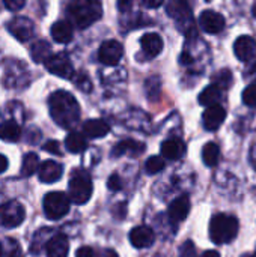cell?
<instances>
[{
	"label": "cell",
	"mask_w": 256,
	"mask_h": 257,
	"mask_svg": "<svg viewBox=\"0 0 256 257\" xmlns=\"http://www.w3.org/2000/svg\"><path fill=\"white\" fill-rule=\"evenodd\" d=\"M48 107L53 120L59 126L69 130L74 125H77L80 119V105L69 92L65 90L54 92L48 99Z\"/></svg>",
	"instance_id": "6da1fadb"
},
{
	"label": "cell",
	"mask_w": 256,
	"mask_h": 257,
	"mask_svg": "<svg viewBox=\"0 0 256 257\" xmlns=\"http://www.w3.org/2000/svg\"><path fill=\"white\" fill-rule=\"evenodd\" d=\"M66 14L75 27L86 29L101 18L103 5L100 0H71Z\"/></svg>",
	"instance_id": "7a4b0ae2"
},
{
	"label": "cell",
	"mask_w": 256,
	"mask_h": 257,
	"mask_svg": "<svg viewBox=\"0 0 256 257\" xmlns=\"http://www.w3.org/2000/svg\"><path fill=\"white\" fill-rule=\"evenodd\" d=\"M238 233V220L234 215L217 214L210 221V238L214 244H228Z\"/></svg>",
	"instance_id": "3957f363"
},
{
	"label": "cell",
	"mask_w": 256,
	"mask_h": 257,
	"mask_svg": "<svg viewBox=\"0 0 256 257\" xmlns=\"http://www.w3.org/2000/svg\"><path fill=\"white\" fill-rule=\"evenodd\" d=\"M92 190L94 187H92V179L89 173L81 169L74 170L69 179V185H68L71 202H74L75 205L88 203L92 196Z\"/></svg>",
	"instance_id": "277c9868"
},
{
	"label": "cell",
	"mask_w": 256,
	"mask_h": 257,
	"mask_svg": "<svg viewBox=\"0 0 256 257\" xmlns=\"http://www.w3.org/2000/svg\"><path fill=\"white\" fill-rule=\"evenodd\" d=\"M167 15L175 20L178 27L184 30L186 35H196V29L193 26V14L187 0H170L166 6Z\"/></svg>",
	"instance_id": "5b68a950"
},
{
	"label": "cell",
	"mask_w": 256,
	"mask_h": 257,
	"mask_svg": "<svg viewBox=\"0 0 256 257\" xmlns=\"http://www.w3.org/2000/svg\"><path fill=\"white\" fill-rule=\"evenodd\" d=\"M44 212L50 220H60L69 212L71 199L65 193L53 191L44 197Z\"/></svg>",
	"instance_id": "8992f818"
},
{
	"label": "cell",
	"mask_w": 256,
	"mask_h": 257,
	"mask_svg": "<svg viewBox=\"0 0 256 257\" xmlns=\"http://www.w3.org/2000/svg\"><path fill=\"white\" fill-rule=\"evenodd\" d=\"M26 218V211L24 206L17 202L11 200L3 205H0V226L6 229H14L18 227Z\"/></svg>",
	"instance_id": "52a82bcc"
},
{
	"label": "cell",
	"mask_w": 256,
	"mask_h": 257,
	"mask_svg": "<svg viewBox=\"0 0 256 257\" xmlns=\"http://www.w3.org/2000/svg\"><path fill=\"white\" fill-rule=\"evenodd\" d=\"M44 63H45V68L48 72H51L60 78H71L74 75V66L65 53L51 54Z\"/></svg>",
	"instance_id": "ba28073f"
},
{
	"label": "cell",
	"mask_w": 256,
	"mask_h": 257,
	"mask_svg": "<svg viewBox=\"0 0 256 257\" xmlns=\"http://www.w3.org/2000/svg\"><path fill=\"white\" fill-rule=\"evenodd\" d=\"M124 56V47L121 42L115 41V39H109L106 42L101 44L100 50H98V59L101 63L107 65V66H115L121 62Z\"/></svg>",
	"instance_id": "9c48e42d"
},
{
	"label": "cell",
	"mask_w": 256,
	"mask_h": 257,
	"mask_svg": "<svg viewBox=\"0 0 256 257\" xmlns=\"http://www.w3.org/2000/svg\"><path fill=\"white\" fill-rule=\"evenodd\" d=\"M199 24L207 33H219L225 29V17L213 9H207L199 17Z\"/></svg>",
	"instance_id": "30bf717a"
},
{
	"label": "cell",
	"mask_w": 256,
	"mask_h": 257,
	"mask_svg": "<svg viewBox=\"0 0 256 257\" xmlns=\"http://www.w3.org/2000/svg\"><path fill=\"white\" fill-rule=\"evenodd\" d=\"M226 119V110L217 104V105H211L207 107V110L202 114V122L207 131H216L220 128V125L225 122Z\"/></svg>",
	"instance_id": "8fae6325"
},
{
	"label": "cell",
	"mask_w": 256,
	"mask_h": 257,
	"mask_svg": "<svg viewBox=\"0 0 256 257\" xmlns=\"http://www.w3.org/2000/svg\"><path fill=\"white\" fill-rule=\"evenodd\" d=\"M234 53L241 62H249L256 56V41L252 36L243 35L234 44Z\"/></svg>",
	"instance_id": "7c38bea8"
},
{
	"label": "cell",
	"mask_w": 256,
	"mask_h": 257,
	"mask_svg": "<svg viewBox=\"0 0 256 257\" xmlns=\"http://www.w3.org/2000/svg\"><path fill=\"white\" fill-rule=\"evenodd\" d=\"M154 230L148 226H137L130 232V242L136 248H148L154 244Z\"/></svg>",
	"instance_id": "4fadbf2b"
},
{
	"label": "cell",
	"mask_w": 256,
	"mask_h": 257,
	"mask_svg": "<svg viewBox=\"0 0 256 257\" xmlns=\"http://www.w3.org/2000/svg\"><path fill=\"white\" fill-rule=\"evenodd\" d=\"M62 173H63L62 164H59L56 161H51V160L44 161L39 166V170H38L39 181L44 182V184H53V182L59 181L62 178Z\"/></svg>",
	"instance_id": "5bb4252c"
},
{
	"label": "cell",
	"mask_w": 256,
	"mask_h": 257,
	"mask_svg": "<svg viewBox=\"0 0 256 257\" xmlns=\"http://www.w3.org/2000/svg\"><path fill=\"white\" fill-rule=\"evenodd\" d=\"M190 212V199L187 194H183L180 197H177L170 205H169V218L174 221V223H180V221H184L187 218Z\"/></svg>",
	"instance_id": "9a60e30c"
},
{
	"label": "cell",
	"mask_w": 256,
	"mask_h": 257,
	"mask_svg": "<svg viewBox=\"0 0 256 257\" xmlns=\"http://www.w3.org/2000/svg\"><path fill=\"white\" fill-rule=\"evenodd\" d=\"M9 32L21 42L27 41L29 38H32L33 35V23L29 18L20 17V18H14L9 26H8Z\"/></svg>",
	"instance_id": "2e32d148"
},
{
	"label": "cell",
	"mask_w": 256,
	"mask_h": 257,
	"mask_svg": "<svg viewBox=\"0 0 256 257\" xmlns=\"http://www.w3.org/2000/svg\"><path fill=\"white\" fill-rule=\"evenodd\" d=\"M145 152V145L131 139L122 140L119 143L115 145L112 155L113 157H122V155H128V157H140Z\"/></svg>",
	"instance_id": "e0dca14e"
},
{
	"label": "cell",
	"mask_w": 256,
	"mask_h": 257,
	"mask_svg": "<svg viewBox=\"0 0 256 257\" xmlns=\"http://www.w3.org/2000/svg\"><path fill=\"white\" fill-rule=\"evenodd\" d=\"M140 45H142V50L143 53L146 54V57L152 59L155 56H158L163 50V38L155 33V32H151V33H146L140 38Z\"/></svg>",
	"instance_id": "ac0fdd59"
},
{
	"label": "cell",
	"mask_w": 256,
	"mask_h": 257,
	"mask_svg": "<svg viewBox=\"0 0 256 257\" xmlns=\"http://www.w3.org/2000/svg\"><path fill=\"white\" fill-rule=\"evenodd\" d=\"M69 251V242L65 235H54L45 244V253L48 257H66Z\"/></svg>",
	"instance_id": "d6986e66"
},
{
	"label": "cell",
	"mask_w": 256,
	"mask_h": 257,
	"mask_svg": "<svg viewBox=\"0 0 256 257\" xmlns=\"http://www.w3.org/2000/svg\"><path fill=\"white\" fill-rule=\"evenodd\" d=\"M186 154V145L181 139H167L161 145V155L166 160L177 161Z\"/></svg>",
	"instance_id": "ffe728a7"
},
{
	"label": "cell",
	"mask_w": 256,
	"mask_h": 257,
	"mask_svg": "<svg viewBox=\"0 0 256 257\" xmlns=\"http://www.w3.org/2000/svg\"><path fill=\"white\" fill-rule=\"evenodd\" d=\"M110 125L103 119H91L83 123V134L89 139H101L107 136Z\"/></svg>",
	"instance_id": "44dd1931"
},
{
	"label": "cell",
	"mask_w": 256,
	"mask_h": 257,
	"mask_svg": "<svg viewBox=\"0 0 256 257\" xmlns=\"http://www.w3.org/2000/svg\"><path fill=\"white\" fill-rule=\"evenodd\" d=\"M72 35H74V30H72V24L69 21L60 20V21H56L51 26V36L59 44H68V42H71Z\"/></svg>",
	"instance_id": "7402d4cb"
},
{
	"label": "cell",
	"mask_w": 256,
	"mask_h": 257,
	"mask_svg": "<svg viewBox=\"0 0 256 257\" xmlns=\"http://www.w3.org/2000/svg\"><path fill=\"white\" fill-rule=\"evenodd\" d=\"M20 136H21V130L15 120H6L0 125V140L14 143L20 140Z\"/></svg>",
	"instance_id": "603a6c76"
},
{
	"label": "cell",
	"mask_w": 256,
	"mask_h": 257,
	"mask_svg": "<svg viewBox=\"0 0 256 257\" xmlns=\"http://www.w3.org/2000/svg\"><path fill=\"white\" fill-rule=\"evenodd\" d=\"M222 99V89L216 84L208 86L207 89H204L199 95V102L205 107H211V105H217L219 101Z\"/></svg>",
	"instance_id": "cb8c5ba5"
},
{
	"label": "cell",
	"mask_w": 256,
	"mask_h": 257,
	"mask_svg": "<svg viewBox=\"0 0 256 257\" xmlns=\"http://www.w3.org/2000/svg\"><path fill=\"white\" fill-rule=\"evenodd\" d=\"M65 146L71 154H81L88 148V142L83 134L80 133H69L65 139Z\"/></svg>",
	"instance_id": "d4e9b609"
},
{
	"label": "cell",
	"mask_w": 256,
	"mask_h": 257,
	"mask_svg": "<svg viewBox=\"0 0 256 257\" xmlns=\"http://www.w3.org/2000/svg\"><path fill=\"white\" fill-rule=\"evenodd\" d=\"M30 54L36 63L45 62L51 56V47L47 41H36L30 48Z\"/></svg>",
	"instance_id": "484cf974"
},
{
	"label": "cell",
	"mask_w": 256,
	"mask_h": 257,
	"mask_svg": "<svg viewBox=\"0 0 256 257\" xmlns=\"http://www.w3.org/2000/svg\"><path fill=\"white\" fill-rule=\"evenodd\" d=\"M220 160V149L216 143H207L202 149V161L208 167H214L219 164Z\"/></svg>",
	"instance_id": "4316f807"
},
{
	"label": "cell",
	"mask_w": 256,
	"mask_h": 257,
	"mask_svg": "<svg viewBox=\"0 0 256 257\" xmlns=\"http://www.w3.org/2000/svg\"><path fill=\"white\" fill-rule=\"evenodd\" d=\"M0 257H23V251L17 241L6 238L0 241Z\"/></svg>",
	"instance_id": "83f0119b"
},
{
	"label": "cell",
	"mask_w": 256,
	"mask_h": 257,
	"mask_svg": "<svg viewBox=\"0 0 256 257\" xmlns=\"http://www.w3.org/2000/svg\"><path fill=\"white\" fill-rule=\"evenodd\" d=\"M36 170H39V158L36 154L29 152L23 158V166H21V175L23 176H32Z\"/></svg>",
	"instance_id": "f1b7e54d"
},
{
	"label": "cell",
	"mask_w": 256,
	"mask_h": 257,
	"mask_svg": "<svg viewBox=\"0 0 256 257\" xmlns=\"http://www.w3.org/2000/svg\"><path fill=\"white\" fill-rule=\"evenodd\" d=\"M231 81H232V74H231L229 69H222V71H219V72H216L213 75V84L219 86L222 90L228 89Z\"/></svg>",
	"instance_id": "f546056e"
},
{
	"label": "cell",
	"mask_w": 256,
	"mask_h": 257,
	"mask_svg": "<svg viewBox=\"0 0 256 257\" xmlns=\"http://www.w3.org/2000/svg\"><path fill=\"white\" fill-rule=\"evenodd\" d=\"M164 167H166V163L160 157H149L148 161L145 163V170L148 172V175L160 173Z\"/></svg>",
	"instance_id": "4dcf8cb0"
},
{
	"label": "cell",
	"mask_w": 256,
	"mask_h": 257,
	"mask_svg": "<svg viewBox=\"0 0 256 257\" xmlns=\"http://www.w3.org/2000/svg\"><path fill=\"white\" fill-rule=\"evenodd\" d=\"M243 101L246 105L256 108V83L249 84L243 92Z\"/></svg>",
	"instance_id": "1f68e13d"
},
{
	"label": "cell",
	"mask_w": 256,
	"mask_h": 257,
	"mask_svg": "<svg viewBox=\"0 0 256 257\" xmlns=\"http://www.w3.org/2000/svg\"><path fill=\"white\" fill-rule=\"evenodd\" d=\"M180 257H196V248L192 241L184 242V245L180 250Z\"/></svg>",
	"instance_id": "d6a6232c"
},
{
	"label": "cell",
	"mask_w": 256,
	"mask_h": 257,
	"mask_svg": "<svg viewBox=\"0 0 256 257\" xmlns=\"http://www.w3.org/2000/svg\"><path fill=\"white\" fill-rule=\"evenodd\" d=\"M75 84H77L83 92H91V89H92L91 80H89L88 75H84V74H81V75L75 80Z\"/></svg>",
	"instance_id": "836d02e7"
},
{
	"label": "cell",
	"mask_w": 256,
	"mask_h": 257,
	"mask_svg": "<svg viewBox=\"0 0 256 257\" xmlns=\"http://www.w3.org/2000/svg\"><path fill=\"white\" fill-rule=\"evenodd\" d=\"M107 187H109V190H112V191H119L121 188H122V181H121V178L115 173V175H112L110 178H109V181H107Z\"/></svg>",
	"instance_id": "e575fe53"
},
{
	"label": "cell",
	"mask_w": 256,
	"mask_h": 257,
	"mask_svg": "<svg viewBox=\"0 0 256 257\" xmlns=\"http://www.w3.org/2000/svg\"><path fill=\"white\" fill-rule=\"evenodd\" d=\"M44 149L53 155H62V151H60V145L56 142V140H50L44 145Z\"/></svg>",
	"instance_id": "d590c367"
},
{
	"label": "cell",
	"mask_w": 256,
	"mask_h": 257,
	"mask_svg": "<svg viewBox=\"0 0 256 257\" xmlns=\"http://www.w3.org/2000/svg\"><path fill=\"white\" fill-rule=\"evenodd\" d=\"M3 3L11 11H20L24 6L26 0H3Z\"/></svg>",
	"instance_id": "8d00e7d4"
},
{
	"label": "cell",
	"mask_w": 256,
	"mask_h": 257,
	"mask_svg": "<svg viewBox=\"0 0 256 257\" xmlns=\"http://www.w3.org/2000/svg\"><path fill=\"white\" fill-rule=\"evenodd\" d=\"M75 257H98L97 256V251L92 248V247H81L77 250Z\"/></svg>",
	"instance_id": "74e56055"
},
{
	"label": "cell",
	"mask_w": 256,
	"mask_h": 257,
	"mask_svg": "<svg viewBox=\"0 0 256 257\" xmlns=\"http://www.w3.org/2000/svg\"><path fill=\"white\" fill-rule=\"evenodd\" d=\"M125 208H127V205L125 203H118L115 208H113V214L116 215V218H124L125 217Z\"/></svg>",
	"instance_id": "f35d334b"
},
{
	"label": "cell",
	"mask_w": 256,
	"mask_h": 257,
	"mask_svg": "<svg viewBox=\"0 0 256 257\" xmlns=\"http://www.w3.org/2000/svg\"><path fill=\"white\" fill-rule=\"evenodd\" d=\"M131 5H133V0H118V9L121 12H127L131 9Z\"/></svg>",
	"instance_id": "ab89813d"
},
{
	"label": "cell",
	"mask_w": 256,
	"mask_h": 257,
	"mask_svg": "<svg viewBox=\"0 0 256 257\" xmlns=\"http://www.w3.org/2000/svg\"><path fill=\"white\" fill-rule=\"evenodd\" d=\"M163 2H164V0H142V3H143L146 8H149V9L158 8L160 5H163Z\"/></svg>",
	"instance_id": "60d3db41"
},
{
	"label": "cell",
	"mask_w": 256,
	"mask_h": 257,
	"mask_svg": "<svg viewBox=\"0 0 256 257\" xmlns=\"http://www.w3.org/2000/svg\"><path fill=\"white\" fill-rule=\"evenodd\" d=\"M6 169H8V160H6L5 155L0 154V173H3Z\"/></svg>",
	"instance_id": "b9f144b4"
},
{
	"label": "cell",
	"mask_w": 256,
	"mask_h": 257,
	"mask_svg": "<svg viewBox=\"0 0 256 257\" xmlns=\"http://www.w3.org/2000/svg\"><path fill=\"white\" fill-rule=\"evenodd\" d=\"M192 62V57L189 53H183L181 54V63H190Z\"/></svg>",
	"instance_id": "7bdbcfd3"
},
{
	"label": "cell",
	"mask_w": 256,
	"mask_h": 257,
	"mask_svg": "<svg viewBox=\"0 0 256 257\" xmlns=\"http://www.w3.org/2000/svg\"><path fill=\"white\" fill-rule=\"evenodd\" d=\"M202 257H220V254L217 253V251H214V250H210V251H205Z\"/></svg>",
	"instance_id": "ee69618b"
},
{
	"label": "cell",
	"mask_w": 256,
	"mask_h": 257,
	"mask_svg": "<svg viewBox=\"0 0 256 257\" xmlns=\"http://www.w3.org/2000/svg\"><path fill=\"white\" fill-rule=\"evenodd\" d=\"M250 161H252V166H253V169H255V170H256V148H253V149H252Z\"/></svg>",
	"instance_id": "f6af8a7d"
},
{
	"label": "cell",
	"mask_w": 256,
	"mask_h": 257,
	"mask_svg": "<svg viewBox=\"0 0 256 257\" xmlns=\"http://www.w3.org/2000/svg\"><path fill=\"white\" fill-rule=\"evenodd\" d=\"M104 257H118V254H116V251H113V250H106V251H104Z\"/></svg>",
	"instance_id": "bcb514c9"
},
{
	"label": "cell",
	"mask_w": 256,
	"mask_h": 257,
	"mask_svg": "<svg viewBox=\"0 0 256 257\" xmlns=\"http://www.w3.org/2000/svg\"><path fill=\"white\" fill-rule=\"evenodd\" d=\"M252 15H253V17L256 18V5L253 6V8H252Z\"/></svg>",
	"instance_id": "7dc6e473"
},
{
	"label": "cell",
	"mask_w": 256,
	"mask_h": 257,
	"mask_svg": "<svg viewBox=\"0 0 256 257\" xmlns=\"http://www.w3.org/2000/svg\"><path fill=\"white\" fill-rule=\"evenodd\" d=\"M241 257H255V254H244V256Z\"/></svg>",
	"instance_id": "c3c4849f"
},
{
	"label": "cell",
	"mask_w": 256,
	"mask_h": 257,
	"mask_svg": "<svg viewBox=\"0 0 256 257\" xmlns=\"http://www.w3.org/2000/svg\"><path fill=\"white\" fill-rule=\"evenodd\" d=\"M207 2H210V0H207Z\"/></svg>",
	"instance_id": "681fc988"
}]
</instances>
